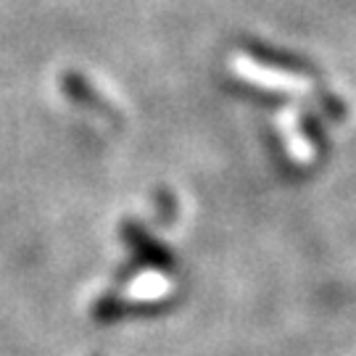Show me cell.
<instances>
[{
    "mask_svg": "<svg viewBox=\"0 0 356 356\" xmlns=\"http://www.w3.org/2000/svg\"><path fill=\"white\" fill-rule=\"evenodd\" d=\"M127 298L129 301H138V304H153V301H161L164 296L172 293V280L164 277L161 272H140L135 280L127 285Z\"/></svg>",
    "mask_w": 356,
    "mask_h": 356,
    "instance_id": "cell-2",
    "label": "cell"
},
{
    "mask_svg": "<svg viewBox=\"0 0 356 356\" xmlns=\"http://www.w3.org/2000/svg\"><path fill=\"white\" fill-rule=\"evenodd\" d=\"M280 124H282V135H285V140H288L291 159H296L298 164H309V161L314 159V148H312V143L301 135V127H298L296 116H293V122H291V116H280Z\"/></svg>",
    "mask_w": 356,
    "mask_h": 356,
    "instance_id": "cell-3",
    "label": "cell"
},
{
    "mask_svg": "<svg viewBox=\"0 0 356 356\" xmlns=\"http://www.w3.org/2000/svg\"><path fill=\"white\" fill-rule=\"evenodd\" d=\"M232 72L235 76H241L243 82L256 85L261 90H272V92H288V95H304L309 92V79L301 74H293V72H282L275 66H267L261 61H256L251 56H243L238 53L232 58Z\"/></svg>",
    "mask_w": 356,
    "mask_h": 356,
    "instance_id": "cell-1",
    "label": "cell"
}]
</instances>
